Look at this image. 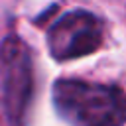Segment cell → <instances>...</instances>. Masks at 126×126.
I'll return each instance as SVG.
<instances>
[{
	"label": "cell",
	"mask_w": 126,
	"mask_h": 126,
	"mask_svg": "<svg viewBox=\"0 0 126 126\" xmlns=\"http://www.w3.org/2000/svg\"><path fill=\"white\" fill-rule=\"evenodd\" d=\"M53 106L71 126L126 124V93L114 85L59 79L53 85Z\"/></svg>",
	"instance_id": "cell-1"
},
{
	"label": "cell",
	"mask_w": 126,
	"mask_h": 126,
	"mask_svg": "<svg viewBox=\"0 0 126 126\" xmlns=\"http://www.w3.org/2000/svg\"><path fill=\"white\" fill-rule=\"evenodd\" d=\"M104 41V22L89 10L65 12L47 30V47L53 59L71 61L94 53Z\"/></svg>",
	"instance_id": "cell-2"
},
{
	"label": "cell",
	"mask_w": 126,
	"mask_h": 126,
	"mask_svg": "<svg viewBox=\"0 0 126 126\" xmlns=\"http://www.w3.org/2000/svg\"><path fill=\"white\" fill-rule=\"evenodd\" d=\"M0 81L4 91V102L12 118H22L28 106L32 87H33V71H32V55L28 45L16 37L8 35L0 47Z\"/></svg>",
	"instance_id": "cell-3"
}]
</instances>
